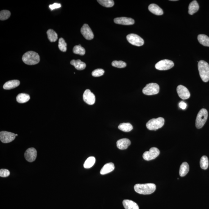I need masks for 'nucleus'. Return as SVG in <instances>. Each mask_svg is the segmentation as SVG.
<instances>
[{
  "mask_svg": "<svg viewBox=\"0 0 209 209\" xmlns=\"http://www.w3.org/2000/svg\"><path fill=\"white\" fill-rule=\"evenodd\" d=\"M11 15V12L9 11H1L0 12V20L2 21L7 20L10 17Z\"/></svg>",
  "mask_w": 209,
  "mask_h": 209,
  "instance_id": "34",
  "label": "nucleus"
},
{
  "mask_svg": "<svg viewBox=\"0 0 209 209\" xmlns=\"http://www.w3.org/2000/svg\"><path fill=\"white\" fill-rule=\"evenodd\" d=\"M126 38L129 42L133 46L140 47L142 46L144 44V40L136 34H129L127 36Z\"/></svg>",
  "mask_w": 209,
  "mask_h": 209,
  "instance_id": "8",
  "label": "nucleus"
},
{
  "mask_svg": "<svg viewBox=\"0 0 209 209\" xmlns=\"http://www.w3.org/2000/svg\"><path fill=\"white\" fill-rule=\"evenodd\" d=\"M73 52L75 54H79L81 56L84 55L86 52L85 49L82 47L80 44L78 46H76L74 47L73 49Z\"/></svg>",
  "mask_w": 209,
  "mask_h": 209,
  "instance_id": "30",
  "label": "nucleus"
},
{
  "mask_svg": "<svg viewBox=\"0 0 209 209\" xmlns=\"http://www.w3.org/2000/svg\"><path fill=\"white\" fill-rule=\"evenodd\" d=\"M15 135L12 132L2 131L0 132V140L3 143H9L15 140Z\"/></svg>",
  "mask_w": 209,
  "mask_h": 209,
  "instance_id": "10",
  "label": "nucleus"
},
{
  "mask_svg": "<svg viewBox=\"0 0 209 209\" xmlns=\"http://www.w3.org/2000/svg\"><path fill=\"white\" fill-rule=\"evenodd\" d=\"M112 66L115 67V68H124L126 66V65H127L126 62L121 60L113 61L112 62Z\"/></svg>",
  "mask_w": 209,
  "mask_h": 209,
  "instance_id": "33",
  "label": "nucleus"
},
{
  "mask_svg": "<svg viewBox=\"0 0 209 209\" xmlns=\"http://www.w3.org/2000/svg\"><path fill=\"white\" fill-rule=\"evenodd\" d=\"M104 70L101 69H98L94 70L92 73V75L94 77H97L103 75L104 74Z\"/></svg>",
  "mask_w": 209,
  "mask_h": 209,
  "instance_id": "35",
  "label": "nucleus"
},
{
  "mask_svg": "<svg viewBox=\"0 0 209 209\" xmlns=\"http://www.w3.org/2000/svg\"><path fill=\"white\" fill-rule=\"evenodd\" d=\"M189 167L188 163L183 162L180 165L179 169V175L180 177H184L186 175L189 171Z\"/></svg>",
  "mask_w": 209,
  "mask_h": 209,
  "instance_id": "23",
  "label": "nucleus"
},
{
  "mask_svg": "<svg viewBox=\"0 0 209 209\" xmlns=\"http://www.w3.org/2000/svg\"><path fill=\"white\" fill-rule=\"evenodd\" d=\"M20 85V82L18 80H12L6 82L3 86L5 90H9L18 87Z\"/></svg>",
  "mask_w": 209,
  "mask_h": 209,
  "instance_id": "17",
  "label": "nucleus"
},
{
  "mask_svg": "<svg viewBox=\"0 0 209 209\" xmlns=\"http://www.w3.org/2000/svg\"><path fill=\"white\" fill-rule=\"evenodd\" d=\"M114 21L117 24L130 25L135 23V20L131 18L127 17H120L114 19Z\"/></svg>",
  "mask_w": 209,
  "mask_h": 209,
  "instance_id": "15",
  "label": "nucleus"
},
{
  "mask_svg": "<svg viewBox=\"0 0 209 209\" xmlns=\"http://www.w3.org/2000/svg\"><path fill=\"white\" fill-rule=\"evenodd\" d=\"M97 2L101 5L106 7H113L114 4V2L112 0H99Z\"/></svg>",
  "mask_w": 209,
  "mask_h": 209,
  "instance_id": "31",
  "label": "nucleus"
},
{
  "mask_svg": "<svg viewBox=\"0 0 209 209\" xmlns=\"http://www.w3.org/2000/svg\"><path fill=\"white\" fill-rule=\"evenodd\" d=\"M198 68L200 77L204 82L209 81V65L203 60L199 61L198 64Z\"/></svg>",
  "mask_w": 209,
  "mask_h": 209,
  "instance_id": "3",
  "label": "nucleus"
},
{
  "mask_svg": "<svg viewBox=\"0 0 209 209\" xmlns=\"http://www.w3.org/2000/svg\"><path fill=\"white\" fill-rule=\"evenodd\" d=\"M160 87L157 84L150 83L147 84L143 90V93L147 96H152L158 94Z\"/></svg>",
  "mask_w": 209,
  "mask_h": 209,
  "instance_id": "6",
  "label": "nucleus"
},
{
  "mask_svg": "<svg viewBox=\"0 0 209 209\" xmlns=\"http://www.w3.org/2000/svg\"><path fill=\"white\" fill-rule=\"evenodd\" d=\"M10 175V171L8 170L1 169L0 170V176L2 177H8Z\"/></svg>",
  "mask_w": 209,
  "mask_h": 209,
  "instance_id": "36",
  "label": "nucleus"
},
{
  "mask_svg": "<svg viewBox=\"0 0 209 209\" xmlns=\"http://www.w3.org/2000/svg\"><path fill=\"white\" fill-rule=\"evenodd\" d=\"M200 165L202 169L206 170L209 165L208 159L206 156H203L200 159Z\"/></svg>",
  "mask_w": 209,
  "mask_h": 209,
  "instance_id": "29",
  "label": "nucleus"
},
{
  "mask_svg": "<svg viewBox=\"0 0 209 209\" xmlns=\"http://www.w3.org/2000/svg\"><path fill=\"white\" fill-rule=\"evenodd\" d=\"M114 164L112 163H106L101 169L100 173L102 175H105L112 172L114 169Z\"/></svg>",
  "mask_w": 209,
  "mask_h": 209,
  "instance_id": "20",
  "label": "nucleus"
},
{
  "mask_svg": "<svg viewBox=\"0 0 209 209\" xmlns=\"http://www.w3.org/2000/svg\"><path fill=\"white\" fill-rule=\"evenodd\" d=\"M208 111L205 109H202L198 113L196 118V126L198 129H201L203 127L208 118Z\"/></svg>",
  "mask_w": 209,
  "mask_h": 209,
  "instance_id": "5",
  "label": "nucleus"
},
{
  "mask_svg": "<svg viewBox=\"0 0 209 209\" xmlns=\"http://www.w3.org/2000/svg\"><path fill=\"white\" fill-rule=\"evenodd\" d=\"M22 60L26 64L35 65L40 62V56L38 53L34 51H29L23 55Z\"/></svg>",
  "mask_w": 209,
  "mask_h": 209,
  "instance_id": "2",
  "label": "nucleus"
},
{
  "mask_svg": "<svg viewBox=\"0 0 209 209\" xmlns=\"http://www.w3.org/2000/svg\"><path fill=\"white\" fill-rule=\"evenodd\" d=\"M156 186L153 183L136 184L134 186V189L139 194L144 195L150 194L155 191Z\"/></svg>",
  "mask_w": 209,
  "mask_h": 209,
  "instance_id": "1",
  "label": "nucleus"
},
{
  "mask_svg": "<svg viewBox=\"0 0 209 209\" xmlns=\"http://www.w3.org/2000/svg\"><path fill=\"white\" fill-rule=\"evenodd\" d=\"M24 156L25 158L28 162H34L36 159L37 156L36 149L34 148H29L25 152Z\"/></svg>",
  "mask_w": 209,
  "mask_h": 209,
  "instance_id": "13",
  "label": "nucleus"
},
{
  "mask_svg": "<svg viewBox=\"0 0 209 209\" xmlns=\"http://www.w3.org/2000/svg\"><path fill=\"white\" fill-rule=\"evenodd\" d=\"M81 32L82 35L87 40H91L94 38V35L92 31L88 24H84L81 29Z\"/></svg>",
  "mask_w": 209,
  "mask_h": 209,
  "instance_id": "12",
  "label": "nucleus"
},
{
  "mask_svg": "<svg viewBox=\"0 0 209 209\" xmlns=\"http://www.w3.org/2000/svg\"><path fill=\"white\" fill-rule=\"evenodd\" d=\"M30 99L29 95L26 93H20L17 96L16 100L19 103L23 104L28 102Z\"/></svg>",
  "mask_w": 209,
  "mask_h": 209,
  "instance_id": "24",
  "label": "nucleus"
},
{
  "mask_svg": "<svg viewBox=\"0 0 209 209\" xmlns=\"http://www.w3.org/2000/svg\"><path fill=\"white\" fill-rule=\"evenodd\" d=\"M70 63L78 70H84L86 67V64L85 62H82L80 60H73Z\"/></svg>",
  "mask_w": 209,
  "mask_h": 209,
  "instance_id": "22",
  "label": "nucleus"
},
{
  "mask_svg": "<svg viewBox=\"0 0 209 209\" xmlns=\"http://www.w3.org/2000/svg\"><path fill=\"white\" fill-rule=\"evenodd\" d=\"M149 9L152 13L154 15L160 16L162 15L163 14V10L157 5L155 4L149 5Z\"/></svg>",
  "mask_w": 209,
  "mask_h": 209,
  "instance_id": "18",
  "label": "nucleus"
},
{
  "mask_svg": "<svg viewBox=\"0 0 209 209\" xmlns=\"http://www.w3.org/2000/svg\"><path fill=\"white\" fill-rule=\"evenodd\" d=\"M122 203L125 209H139L138 205L133 201L125 199L123 201Z\"/></svg>",
  "mask_w": 209,
  "mask_h": 209,
  "instance_id": "19",
  "label": "nucleus"
},
{
  "mask_svg": "<svg viewBox=\"0 0 209 209\" xmlns=\"http://www.w3.org/2000/svg\"><path fill=\"white\" fill-rule=\"evenodd\" d=\"M118 128L122 131L129 132L132 130L133 126L130 123H123L118 126Z\"/></svg>",
  "mask_w": 209,
  "mask_h": 209,
  "instance_id": "26",
  "label": "nucleus"
},
{
  "mask_svg": "<svg viewBox=\"0 0 209 209\" xmlns=\"http://www.w3.org/2000/svg\"><path fill=\"white\" fill-rule=\"evenodd\" d=\"M83 99L84 102L90 105H93L96 102V96L89 89L86 90L84 92Z\"/></svg>",
  "mask_w": 209,
  "mask_h": 209,
  "instance_id": "11",
  "label": "nucleus"
},
{
  "mask_svg": "<svg viewBox=\"0 0 209 209\" xmlns=\"http://www.w3.org/2000/svg\"><path fill=\"white\" fill-rule=\"evenodd\" d=\"M198 39L202 46L209 47V37L207 35L200 34L198 36Z\"/></svg>",
  "mask_w": 209,
  "mask_h": 209,
  "instance_id": "25",
  "label": "nucleus"
},
{
  "mask_svg": "<svg viewBox=\"0 0 209 209\" xmlns=\"http://www.w3.org/2000/svg\"><path fill=\"white\" fill-rule=\"evenodd\" d=\"M15 135H16V136H18V135H17V134H16Z\"/></svg>",
  "mask_w": 209,
  "mask_h": 209,
  "instance_id": "40",
  "label": "nucleus"
},
{
  "mask_svg": "<svg viewBox=\"0 0 209 209\" xmlns=\"http://www.w3.org/2000/svg\"><path fill=\"white\" fill-rule=\"evenodd\" d=\"M174 66V63L172 61L164 59L160 61L156 64L155 67L156 69L160 71H165L170 69Z\"/></svg>",
  "mask_w": 209,
  "mask_h": 209,
  "instance_id": "7",
  "label": "nucleus"
},
{
  "mask_svg": "<svg viewBox=\"0 0 209 209\" xmlns=\"http://www.w3.org/2000/svg\"><path fill=\"white\" fill-rule=\"evenodd\" d=\"M159 149L156 147H153L149 151H146L143 154V157L145 160L149 161L156 158L160 155Z\"/></svg>",
  "mask_w": 209,
  "mask_h": 209,
  "instance_id": "9",
  "label": "nucleus"
},
{
  "mask_svg": "<svg viewBox=\"0 0 209 209\" xmlns=\"http://www.w3.org/2000/svg\"><path fill=\"white\" fill-rule=\"evenodd\" d=\"M131 141L127 138L121 139L117 142V146L120 149H127L131 145Z\"/></svg>",
  "mask_w": 209,
  "mask_h": 209,
  "instance_id": "16",
  "label": "nucleus"
},
{
  "mask_svg": "<svg viewBox=\"0 0 209 209\" xmlns=\"http://www.w3.org/2000/svg\"><path fill=\"white\" fill-rule=\"evenodd\" d=\"M171 1H177V0H171Z\"/></svg>",
  "mask_w": 209,
  "mask_h": 209,
  "instance_id": "39",
  "label": "nucleus"
},
{
  "mask_svg": "<svg viewBox=\"0 0 209 209\" xmlns=\"http://www.w3.org/2000/svg\"><path fill=\"white\" fill-rule=\"evenodd\" d=\"M179 106L181 109H183V110H185V109H186L187 104L185 103L182 101V102H181L179 104Z\"/></svg>",
  "mask_w": 209,
  "mask_h": 209,
  "instance_id": "38",
  "label": "nucleus"
},
{
  "mask_svg": "<svg viewBox=\"0 0 209 209\" xmlns=\"http://www.w3.org/2000/svg\"><path fill=\"white\" fill-rule=\"evenodd\" d=\"M67 44L63 38L59 39L58 47L60 50L63 52H66L67 49Z\"/></svg>",
  "mask_w": 209,
  "mask_h": 209,
  "instance_id": "32",
  "label": "nucleus"
},
{
  "mask_svg": "<svg viewBox=\"0 0 209 209\" xmlns=\"http://www.w3.org/2000/svg\"><path fill=\"white\" fill-rule=\"evenodd\" d=\"M177 91L179 96L181 99L183 100L189 99L190 93L186 87L183 85H179L177 87Z\"/></svg>",
  "mask_w": 209,
  "mask_h": 209,
  "instance_id": "14",
  "label": "nucleus"
},
{
  "mask_svg": "<svg viewBox=\"0 0 209 209\" xmlns=\"http://www.w3.org/2000/svg\"><path fill=\"white\" fill-rule=\"evenodd\" d=\"M61 7V5L60 4H59V3H55L53 4L50 5L49 7L50 9H51V10H54L56 9L59 8Z\"/></svg>",
  "mask_w": 209,
  "mask_h": 209,
  "instance_id": "37",
  "label": "nucleus"
},
{
  "mask_svg": "<svg viewBox=\"0 0 209 209\" xmlns=\"http://www.w3.org/2000/svg\"><path fill=\"white\" fill-rule=\"evenodd\" d=\"M165 120L163 118H153L146 123V126L149 130L156 131L163 127L164 124Z\"/></svg>",
  "mask_w": 209,
  "mask_h": 209,
  "instance_id": "4",
  "label": "nucleus"
},
{
  "mask_svg": "<svg viewBox=\"0 0 209 209\" xmlns=\"http://www.w3.org/2000/svg\"><path fill=\"white\" fill-rule=\"evenodd\" d=\"M47 34L48 39L51 42H55L57 41L58 39V35L57 33L52 29H49L47 31Z\"/></svg>",
  "mask_w": 209,
  "mask_h": 209,
  "instance_id": "28",
  "label": "nucleus"
},
{
  "mask_svg": "<svg viewBox=\"0 0 209 209\" xmlns=\"http://www.w3.org/2000/svg\"><path fill=\"white\" fill-rule=\"evenodd\" d=\"M96 159L94 157H90L88 158L85 161L84 164V168H90L92 167L96 163Z\"/></svg>",
  "mask_w": 209,
  "mask_h": 209,
  "instance_id": "27",
  "label": "nucleus"
},
{
  "mask_svg": "<svg viewBox=\"0 0 209 209\" xmlns=\"http://www.w3.org/2000/svg\"><path fill=\"white\" fill-rule=\"evenodd\" d=\"M188 13L190 15H193L198 11L199 6L196 1H193L192 2L189 6Z\"/></svg>",
  "mask_w": 209,
  "mask_h": 209,
  "instance_id": "21",
  "label": "nucleus"
}]
</instances>
